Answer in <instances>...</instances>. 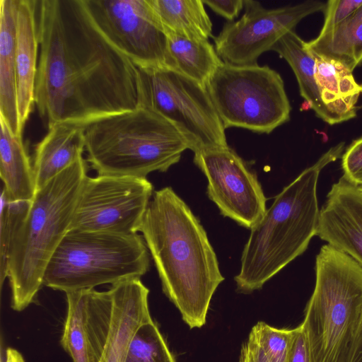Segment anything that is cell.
Here are the masks:
<instances>
[{"instance_id":"obj_5","label":"cell","mask_w":362,"mask_h":362,"mask_svg":"<svg viewBox=\"0 0 362 362\" xmlns=\"http://www.w3.org/2000/svg\"><path fill=\"white\" fill-rule=\"evenodd\" d=\"M191 146L169 120L146 106L85 127L86 161L98 175L146 178L166 172Z\"/></svg>"},{"instance_id":"obj_14","label":"cell","mask_w":362,"mask_h":362,"mask_svg":"<svg viewBox=\"0 0 362 362\" xmlns=\"http://www.w3.org/2000/svg\"><path fill=\"white\" fill-rule=\"evenodd\" d=\"M67 312L61 344L73 362H100L110 331L112 301L110 290L86 289L66 293Z\"/></svg>"},{"instance_id":"obj_19","label":"cell","mask_w":362,"mask_h":362,"mask_svg":"<svg viewBox=\"0 0 362 362\" xmlns=\"http://www.w3.org/2000/svg\"><path fill=\"white\" fill-rule=\"evenodd\" d=\"M85 127L67 123L56 124L36 145L33 163L36 192L83 157Z\"/></svg>"},{"instance_id":"obj_7","label":"cell","mask_w":362,"mask_h":362,"mask_svg":"<svg viewBox=\"0 0 362 362\" xmlns=\"http://www.w3.org/2000/svg\"><path fill=\"white\" fill-rule=\"evenodd\" d=\"M149 255L139 234L69 230L48 262L43 286L66 293L141 279Z\"/></svg>"},{"instance_id":"obj_11","label":"cell","mask_w":362,"mask_h":362,"mask_svg":"<svg viewBox=\"0 0 362 362\" xmlns=\"http://www.w3.org/2000/svg\"><path fill=\"white\" fill-rule=\"evenodd\" d=\"M153 192L147 178L87 176L69 230L138 234Z\"/></svg>"},{"instance_id":"obj_16","label":"cell","mask_w":362,"mask_h":362,"mask_svg":"<svg viewBox=\"0 0 362 362\" xmlns=\"http://www.w3.org/2000/svg\"><path fill=\"white\" fill-rule=\"evenodd\" d=\"M112 308L109 334L100 362H124L139 328L152 321L148 296L149 290L141 279H129L109 289Z\"/></svg>"},{"instance_id":"obj_35","label":"cell","mask_w":362,"mask_h":362,"mask_svg":"<svg viewBox=\"0 0 362 362\" xmlns=\"http://www.w3.org/2000/svg\"><path fill=\"white\" fill-rule=\"evenodd\" d=\"M5 362H25L23 356L17 350L8 348L6 350Z\"/></svg>"},{"instance_id":"obj_4","label":"cell","mask_w":362,"mask_h":362,"mask_svg":"<svg viewBox=\"0 0 362 362\" xmlns=\"http://www.w3.org/2000/svg\"><path fill=\"white\" fill-rule=\"evenodd\" d=\"M88 167L82 157L36 192L8 261L14 310L33 303L43 286L48 262L70 229Z\"/></svg>"},{"instance_id":"obj_37","label":"cell","mask_w":362,"mask_h":362,"mask_svg":"<svg viewBox=\"0 0 362 362\" xmlns=\"http://www.w3.org/2000/svg\"><path fill=\"white\" fill-rule=\"evenodd\" d=\"M360 188H361V189L362 190V187H360Z\"/></svg>"},{"instance_id":"obj_31","label":"cell","mask_w":362,"mask_h":362,"mask_svg":"<svg viewBox=\"0 0 362 362\" xmlns=\"http://www.w3.org/2000/svg\"><path fill=\"white\" fill-rule=\"evenodd\" d=\"M204 5L208 6L217 14L223 16L228 21L237 18L244 7V0H202Z\"/></svg>"},{"instance_id":"obj_27","label":"cell","mask_w":362,"mask_h":362,"mask_svg":"<svg viewBox=\"0 0 362 362\" xmlns=\"http://www.w3.org/2000/svg\"><path fill=\"white\" fill-rule=\"evenodd\" d=\"M124 362L176 361L152 320L141 325L136 332Z\"/></svg>"},{"instance_id":"obj_32","label":"cell","mask_w":362,"mask_h":362,"mask_svg":"<svg viewBox=\"0 0 362 362\" xmlns=\"http://www.w3.org/2000/svg\"><path fill=\"white\" fill-rule=\"evenodd\" d=\"M287 362H310L306 337L301 325L295 328Z\"/></svg>"},{"instance_id":"obj_2","label":"cell","mask_w":362,"mask_h":362,"mask_svg":"<svg viewBox=\"0 0 362 362\" xmlns=\"http://www.w3.org/2000/svg\"><path fill=\"white\" fill-rule=\"evenodd\" d=\"M140 232L164 293L191 329L202 327L224 277L199 219L170 187H165L153 192Z\"/></svg>"},{"instance_id":"obj_34","label":"cell","mask_w":362,"mask_h":362,"mask_svg":"<svg viewBox=\"0 0 362 362\" xmlns=\"http://www.w3.org/2000/svg\"><path fill=\"white\" fill-rule=\"evenodd\" d=\"M346 362H362V319Z\"/></svg>"},{"instance_id":"obj_3","label":"cell","mask_w":362,"mask_h":362,"mask_svg":"<svg viewBox=\"0 0 362 362\" xmlns=\"http://www.w3.org/2000/svg\"><path fill=\"white\" fill-rule=\"evenodd\" d=\"M344 145L340 142L330 148L285 187L250 229L241 256L240 270L235 276L238 292L250 293L260 289L303 254L317 235L318 177L324 167L339 158Z\"/></svg>"},{"instance_id":"obj_10","label":"cell","mask_w":362,"mask_h":362,"mask_svg":"<svg viewBox=\"0 0 362 362\" xmlns=\"http://www.w3.org/2000/svg\"><path fill=\"white\" fill-rule=\"evenodd\" d=\"M99 30L139 69H169L168 36L148 0H83Z\"/></svg>"},{"instance_id":"obj_1","label":"cell","mask_w":362,"mask_h":362,"mask_svg":"<svg viewBox=\"0 0 362 362\" xmlns=\"http://www.w3.org/2000/svg\"><path fill=\"white\" fill-rule=\"evenodd\" d=\"M37 24L35 105L48 129L142 105L139 68L102 34L83 0L37 1Z\"/></svg>"},{"instance_id":"obj_24","label":"cell","mask_w":362,"mask_h":362,"mask_svg":"<svg viewBox=\"0 0 362 362\" xmlns=\"http://www.w3.org/2000/svg\"><path fill=\"white\" fill-rule=\"evenodd\" d=\"M165 32L191 38L212 37V23L202 0H148Z\"/></svg>"},{"instance_id":"obj_20","label":"cell","mask_w":362,"mask_h":362,"mask_svg":"<svg viewBox=\"0 0 362 362\" xmlns=\"http://www.w3.org/2000/svg\"><path fill=\"white\" fill-rule=\"evenodd\" d=\"M19 0L0 1V117L17 136L19 125L16 48Z\"/></svg>"},{"instance_id":"obj_12","label":"cell","mask_w":362,"mask_h":362,"mask_svg":"<svg viewBox=\"0 0 362 362\" xmlns=\"http://www.w3.org/2000/svg\"><path fill=\"white\" fill-rule=\"evenodd\" d=\"M326 4L308 0L276 8H266L259 2L244 0L245 13L236 21H228L214 37L216 50L225 63L257 64L264 52L305 17L325 11Z\"/></svg>"},{"instance_id":"obj_26","label":"cell","mask_w":362,"mask_h":362,"mask_svg":"<svg viewBox=\"0 0 362 362\" xmlns=\"http://www.w3.org/2000/svg\"><path fill=\"white\" fill-rule=\"evenodd\" d=\"M32 201L11 199L2 189L0 210V285L8 277L13 243L30 210Z\"/></svg>"},{"instance_id":"obj_15","label":"cell","mask_w":362,"mask_h":362,"mask_svg":"<svg viewBox=\"0 0 362 362\" xmlns=\"http://www.w3.org/2000/svg\"><path fill=\"white\" fill-rule=\"evenodd\" d=\"M317 235L362 267V190L342 176L320 211Z\"/></svg>"},{"instance_id":"obj_28","label":"cell","mask_w":362,"mask_h":362,"mask_svg":"<svg viewBox=\"0 0 362 362\" xmlns=\"http://www.w3.org/2000/svg\"><path fill=\"white\" fill-rule=\"evenodd\" d=\"M294 334L295 328L277 329L260 321L252 328L247 341L270 362H287Z\"/></svg>"},{"instance_id":"obj_25","label":"cell","mask_w":362,"mask_h":362,"mask_svg":"<svg viewBox=\"0 0 362 362\" xmlns=\"http://www.w3.org/2000/svg\"><path fill=\"white\" fill-rule=\"evenodd\" d=\"M310 52L315 62L316 83L325 103L329 105L359 95L361 86L356 83L349 69L337 60Z\"/></svg>"},{"instance_id":"obj_18","label":"cell","mask_w":362,"mask_h":362,"mask_svg":"<svg viewBox=\"0 0 362 362\" xmlns=\"http://www.w3.org/2000/svg\"><path fill=\"white\" fill-rule=\"evenodd\" d=\"M35 0H19L16 48L19 125L24 126L35 105L39 40Z\"/></svg>"},{"instance_id":"obj_8","label":"cell","mask_w":362,"mask_h":362,"mask_svg":"<svg viewBox=\"0 0 362 362\" xmlns=\"http://www.w3.org/2000/svg\"><path fill=\"white\" fill-rule=\"evenodd\" d=\"M206 89L225 129L270 134L290 119L291 106L283 78L267 65L223 62Z\"/></svg>"},{"instance_id":"obj_33","label":"cell","mask_w":362,"mask_h":362,"mask_svg":"<svg viewBox=\"0 0 362 362\" xmlns=\"http://www.w3.org/2000/svg\"><path fill=\"white\" fill-rule=\"evenodd\" d=\"M239 362H270L255 346L247 341L243 344Z\"/></svg>"},{"instance_id":"obj_23","label":"cell","mask_w":362,"mask_h":362,"mask_svg":"<svg viewBox=\"0 0 362 362\" xmlns=\"http://www.w3.org/2000/svg\"><path fill=\"white\" fill-rule=\"evenodd\" d=\"M166 33L173 70L206 88L210 77L223 62L215 46L208 40L191 39L172 32Z\"/></svg>"},{"instance_id":"obj_17","label":"cell","mask_w":362,"mask_h":362,"mask_svg":"<svg viewBox=\"0 0 362 362\" xmlns=\"http://www.w3.org/2000/svg\"><path fill=\"white\" fill-rule=\"evenodd\" d=\"M303 41L294 30L281 37L272 50L284 58L292 69L301 97L315 115L329 125L339 124L356 116V104L359 95L349 97L332 104L322 99L314 73V58Z\"/></svg>"},{"instance_id":"obj_13","label":"cell","mask_w":362,"mask_h":362,"mask_svg":"<svg viewBox=\"0 0 362 362\" xmlns=\"http://www.w3.org/2000/svg\"><path fill=\"white\" fill-rule=\"evenodd\" d=\"M194 154V163L207 179L208 197L220 213L251 229L267 211V198L256 173L228 145Z\"/></svg>"},{"instance_id":"obj_9","label":"cell","mask_w":362,"mask_h":362,"mask_svg":"<svg viewBox=\"0 0 362 362\" xmlns=\"http://www.w3.org/2000/svg\"><path fill=\"white\" fill-rule=\"evenodd\" d=\"M142 105L172 122L194 153L228 146L223 123L205 88L169 69H139Z\"/></svg>"},{"instance_id":"obj_36","label":"cell","mask_w":362,"mask_h":362,"mask_svg":"<svg viewBox=\"0 0 362 362\" xmlns=\"http://www.w3.org/2000/svg\"><path fill=\"white\" fill-rule=\"evenodd\" d=\"M361 86V93H362V84Z\"/></svg>"},{"instance_id":"obj_21","label":"cell","mask_w":362,"mask_h":362,"mask_svg":"<svg viewBox=\"0 0 362 362\" xmlns=\"http://www.w3.org/2000/svg\"><path fill=\"white\" fill-rule=\"evenodd\" d=\"M0 176L3 189L13 200L32 201L36 193L33 164L23 136L15 135L0 117Z\"/></svg>"},{"instance_id":"obj_22","label":"cell","mask_w":362,"mask_h":362,"mask_svg":"<svg viewBox=\"0 0 362 362\" xmlns=\"http://www.w3.org/2000/svg\"><path fill=\"white\" fill-rule=\"evenodd\" d=\"M305 45L310 52L337 60L353 71L362 63V4L332 30Z\"/></svg>"},{"instance_id":"obj_30","label":"cell","mask_w":362,"mask_h":362,"mask_svg":"<svg viewBox=\"0 0 362 362\" xmlns=\"http://www.w3.org/2000/svg\"><path fill=\"white\" fill-rule=\"evenodd\" d=\"M341 158L343 176L350 183L362 187V137L351 143Z\"/></svg>"},{"instance_id":"obj_6","label":"cell","mask_w":362,"mask_h":362,"mask_svg":"<svg viewBox=\"0 0 362 362\" xmlns=\"http://www.w3.org/2000/svg\"><path fill=\"white\" fill-rule=\"evenodd\" d=\"M315 285L301 324L310 362H346L362 319V267L327 244L316 257Z\"/></svg>"},{"instance_id":"obj_29","label":"cell","mask_w":362,"mask_h":362,"mask_svg":"<svg viewBox=\"0 0 362 362\" xmlns=\"http://www.w3.org/2000/svg\"><path fill=\"white\" fill-rule=\"evenodd\" d=\"M362 1L329 0L325 8L324 25L319 34H325L346 19L361 5Z\"/></svg>"}]
</instances>
